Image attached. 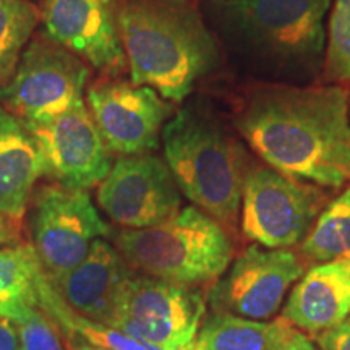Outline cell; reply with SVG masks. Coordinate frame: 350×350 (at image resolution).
Here are the masks:
<instances>
[{"label": "cell", "instance_id": "obj_17", "mask_svg": "<svg viewBox=\"0 0 350 350\" xmlns=\"http://www.w3.org/2000/svg\"><path fill=\"white\" fill-rule=\"evenodd\" d=\"M41 175L42 157L31 133L0 106V214L18 232Z\"/></svg>", "mask_w": 350, "mask_h": 350}, {"label": "cell", "instance_id": "obj_18", "mask_svg": "<svg viewBox=\"0 0 350 350\" xmlns=\"http://www.w3.org/2000/svg\"><path fill=\"white\" fill-rule=\"evenodd\" d=\"M44 273L31 243L0 248V318L20 321L39 308V286Z\"/></svg>", "mask_w": 350, "mask_h": 350}, {"label": "cell", "instance_id": "obj_10", "mask_svg": "<svg viewBox=\"0 0 350 350\" xmlns=\"http://www.w3.org/2000/svg\"><path fill=\"white\" fill-rule=\"evenodd\" d=\"M305 261L288 248L248 247L230 262L208 294L213 312L266 321L281 308Z\"/></svg>", "mask_w": 350, "mask_h": 350}, {"label": "cell", "instance_id": "obj_13", "mask_svg": "<svg viewBox=\"0 0 350 350\" xmlns=\"http://www.w3.org/2000/svg\"><path fill=\"white\" fill-rule=\"evenodd\" d=\"M86 100L109 151L135 156L157 150L170 106L156 90L107 78L90 86Z\"/></svg>", "mask_w": 350, "mask_h": 350}, {"label": "cell", "instance_id": "obj_25", "mask_svg": "<svg viewBox=\"0 0 350 350\" xmlns=\"http://www.w3.org/2000/svg\"><path fill=\"white\" fill-rule=\"evenodd\" d=\"M269 350H321L317 340L310 338V334L300 331L287 319L286 326L275 339V342L271 345Z\"/></svg>", "mask_w": 350, "mask_h": 350}, {"label": "cell", "instance_id": "obj_14", "mask_svg": "<svg viewBox=\"0 0 350 350\" xmlns=\"http://www.w3.org/2000/svg\"><path fill=\"white\" fill-rule=\"evenodd\" d=\"M42 23L47 38L104 75L126 70L117 0H47Z\"/></svg>", "mask_w": 350, "mask_h": 350}, {"label": "cell", "instance_id": "obj_16", "mask_svg": "<svg viewBox=\"0 0 350 350\" xmlns=\"http://www.w3.org/2000/svg\"><path fill=\"white\" fill-rule=\"evenodd\" d=\"M350 314V260L318 262L294 284L282 317L306 334L340 325Z\"/></svg>", "mask_w": 350, "mask_h": 350}, {"label": "cell", "instance_id": "obj_9", "mask_svg": "<svg viewBox=\"0 0 350 350\" xmlns=\"http://www.w3.org/2000/svg\"><path fill=\"white\" fill-rule=\"evenodd\" d=\"M90 68L80 57L47 36H39L20 57L0 106L21 122H47L83 99Z\"/></svg>", "mask_w": 350, "mask_h": 350}, {"label": "cell", "instance_id": "obj_26", "mask_svg": "<svg viewBox=\"0 0 350 350\" xmlns=\"http://www.w3.org/2000/svg\"><path fill=\"white\" fill-rule=\"evenodd\" d=\"M321 350H350V318L314 338Z\"/></svg>", "mask_w": 350, "mask_h": 350}, {"label": "cell", "instance_id": "obj_28", "mask_svg": "<svg viewBox=\"0 0 350 350\" xmlns=\"http://www.w3.org/2000/svg\"><path fill=\"white\" fill-rule=\"evenodd\" d=\"M20 242V232L0 214V245H12Z\"/></svg>", "mask_w": 350, "mask_h": 350}, {"label": "cell", "instance_id": "obj_5", "mask_svg": "<svg viewBox=\"0 0 350 350\" xmlns=\"http://www.w3.org/2000/svg\"><path fill=\"white\" fill-rule=\"evenodd\" d=\"M112 239L135 271L188 287L216 282L234 260L227 230L196 206L146 229H122Z\"/></svg>", "mask_w": 350, "mask_h": 350}, {"label": "cell", "instance_id": "obj_21", "mask_svg": "<svg viewBox=\"0 0 350 350\" xmlns=\"http://www.w3.org/2000/svg\"><path fill=\"white\" fill-rule=\"evenodd\" d=\"M300 252L317 262L350 260V185L326 204L301 240Z\"/></svg>", "mask_w": 350, "mask_h": 350}, {"label": "cell", "instance_id": "obj_7", "mask_svg": "<svg viewBox=\"0 0 350 350\" xmlns=\"http://www.w3.org/2000/svg\"><path fill=\"white\" fill-rule=\"evenodd\" d=\"M29 208L31 245L51 282L77 268L96 240L112 237V229L83 188L44 185L33 193Z\"/></svg>", "mask_w": 350, "mask_h": 350}, {"label": "cell", "instance_id": "obj_1", "mask_svg": "<svg viewBox=\"0 0 350 350\" xmlns=\"http://www.w3.org/2000/svg\"><path fill=\"white\" fill-rule=\"evenodd\" d=\"M237 129L279 172L326 188L350 182V113L342 88L261 83L239 111Z\"/></svg>", "mask_w": 350, "mask_h": 350}, {"label": "cell", "instance_id": "obj_27", "mask_svg": "<svg viewBox=\"0 0 350 350\" xmlns=\"http://www.w3.org/2000/svg\"><path fill=\"white\" fill-rule=\"evenodd\" d=\"M0 350H18V332L7 318H0Z\"/></svg>", "mask_w": 350, "mask_h": 350}, {"label": "cell", "instance_id": "obj_11", "mask_svg": "<svg viewBox=\"0 0 350 350\" xmlns=\"http://www.w3.org/2000/svg\"><path fill=\"white\" fill-rule=\"evenodd\" d=\"M98 204L124 229H146L182 208L180 188L169 165L151 152L120 156L98 185Z\"/></svg>", "mask_w": 350, "mask_h": 350}, {"label": "cell", "instance_id": "obj_20", "mask_svg": "<svg viewBox=\"0 0 350 350\" xmlns=\"http://www.w3.org/2000/svg\"><path fill=\"white\" fill-rule=\"evenodd\" d=\"M39 308L54 319L60 331L67 336V342H86L107 350H154L116 327L91 321L73 312L59 295L47 275H44L39 286Z\"/></svg>", "mask_w": 350, "mask_h": 350}, {"label": "cell", "instance_id": "obj_4", "mask_svg": "<svg viewBox=\"0 0 350 350\" xmlns=\"http://www.w3.org/2000/svg\"><path fill=\"white\" fill-rule=\"evenodd\" d=\"M165 164L183 195L217 221L235 229L247 175L243 146L203 109L187 106L164 125Z\"/></svg>", "mask_w": 350, "mask_h": 350}, {"label": "cell", "instance_id": "obj_22", "mask_svg": "<svg viewBox=\"0 0 350 350\" xmlns=\"http://www.w3.org/2000/svg\"><path fill=\"white\" fill-rule=\"evenodd\" d=\"M36 25L38 10L31 2L0 0V86L12 78Z\"/></svg>", "mask_w": 350, "mask_h": 350}, {"label": "cell", "instance_id": "obj_24", "mask_svg": "<svg viewBox=\"0 0 350 350\" xmlns=\"http://www.w3.org/2000/svg\"><path fill=\"white\" fill-rule=\"evenodd\" d=\"M13 325L18 332V350H68L64 332L41 308H34Z\"/></svg>", "mask_w": 350, "mask_h": 350}, {"label": "cell", "instance_id": "obj_2", "mask_svg": "<svg viewBox=\"0 0 350 350\" xmlns=\"http://www.w3.org/2000/svg\"><path fill=\"white\" fill-rule=\"evenodd\" d=\"M332 0H217L222 31L245 70L275 85H312L326 59Z\"/></svg>", "mask_w": 350, "mask_h": 350}, {"label": "cell", "instance_id": "obj_12", "mask_svg": "<svg viewBox=\"0 0 350 350\" xmlns=\"http://www.w3.org/2000/svg\"><path fill=\"white\" fill-rule=\"evenodd\" d=\"M23 124L41 152L46 177L83 190L106 178L112 167L111 151L83 99L54 119Z\"/></svg>", "mask_w": 350, "mask_h": 350}, {"label": "cell", "instance_id": "obj_15", "mask_svg": "<svg viewBox=\"0 0 350 350\" xmlns=\"http://www.w3.org/2000/svg\"><path fill=\"white\" fill-rule=\"evenodd\" d=\"M135 274L122 253L107 239H99L77 268L51 284L73 312L112 326L122 294Z\"/></svg>", "mask_w": 350, "mask_h": 350}, {"label": "cell", "instance_id": "obj_31", "mask_svg": "<svg viewBox=\"0 0 350 350\" xmlns=\"http://www.w3.org/2000/svg\"><path fill=\"white\" fill-rule=\"evenodd\" d=\"M349 109H350V103H349ZM350 113V112H349Z\"/></svg>", "mask_w": 350, "mask_h": 350}, {"label": "cell", "instance_id": "obj_6", "mask_svg": "<svg viewBox=\"0 0 350 350\" xmlns=\"http://www.w3.org/2000/svg\"><path fill=\"white\" fill-rule=\"evenodd\" d=\"M327 203L323 187L269 165L248 167L240 206L242 234L265 248H291L301 243Z\"/></svg>", "mask_w": 350, "mask_h": 350}, {"label": "cell", "instance_id": "obj_23", "mask_svg": "<svg viewBox=\"0 0 350 350\" xmlns=\"http://www.w3.org/2000/svg\"><path fill=\"white\" fill-rule=\"evenodd\" d=\"M323 73L329 81H350V0L332 5Z\"/></svg>", "mask_w": 350, "mask_h": 350}, {"label": "cell", "instance_id": "obj_29", "mask_svg": "<svg viewBox=\"0 0 350 350\" xmlns=\"http://www.w3.org/2000/svg\"><path fill=\"white\" fill-rule=\"evenodd\" d=\"M67 347H77L80 350H107V349H103V347H96V345H91V344H86V342H67Z\"/></svg>", "mask_w": 350, "mask_h": 350}, {"label": "cell", "instance_id": "obj_8", "mask_svg": "<svg viewBox=\"0 0 350 350\" xmlns=\"http://www.w3.org/2000/svg\"><path fill=\"white\" fill-rule=\"evenodd\" d=\"M206 317L200 287L135 274L126 284L112 326L154 350H190Z\"/></svg>", "mask_w": 350, "mask_h": 350}, {"label": "cell", "instance_id": "obj_30", "mask_svg": "<svg viewBox=\"0 0 350 350\" xmlns=\"http://www.w3.org/2000/svg\"><path fill=\"white\" fill-rule=\"evenodd\" d=\"M68 350H80V349H77V347H68Z\"/></svg>", "mask_w": 350, "mask_h": 350}, {"label": "cell", "instance_id": "obj_19", "mask_svg": "<svg viewBox=\"0 0 350 350\" xmlns=\"http://www.w3.org/2000/svg\"><path fill=\"white\" fill-rule=\"evenodd\" d=\"M287 319L260 321L239 314L213 312L204 317L190 350H269Z\"/></svg>", "mask_w": 350, "mask_h": 350}, {"label": "cell", "instance_id": "obj_3", "mask_svg": "<svg viewBox=\"0 0 350 350\" xmlns=\"http://www.w3.org/2000/svg\"><path fill=\"white\" fill-rule=\"evenodd\" d=\"M119 33L130 81L182 103L217 68L219 46L191 0H122Z\"/></svg>", "mask_w": 350, "mask_h": 350}]
</instances>
